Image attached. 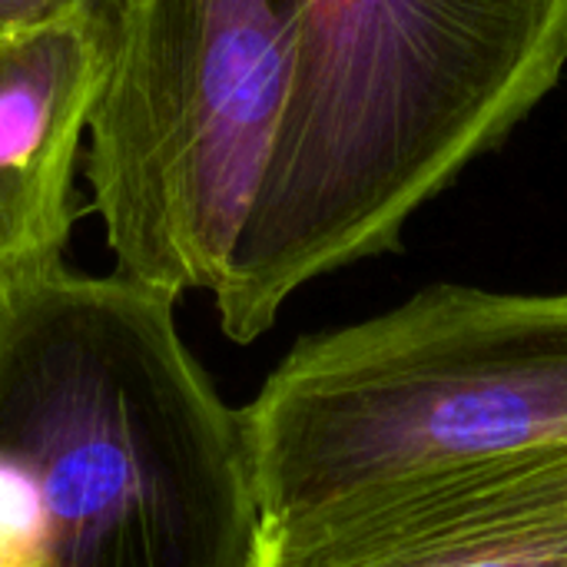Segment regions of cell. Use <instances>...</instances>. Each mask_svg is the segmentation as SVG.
<instances>
[{"instance_id":"obj_2","label":"cell","mask_w":567,"mask_h":567,"mask_svg":"<svg viewBox=\"0 0 567 567\" xmlns=\"http://www.w3.org/2000/svg\"><path fill=\"white\" fill-rule=\"evenodd\" d=\"M565 70L567 0H302L286 116L213 292L226 339L256 342L306 282L399 252Z\"/></svg>"},{"instance_id":"obj_8","label":"cell","mask_w":567,"mask_h":567,"mask_svg":"<svg viewBox=\"0 0 567 567\" xmlns=\"http://www.w3.org/2000/svg\"><path fill=\"white\" fill-rule=\"evenodd\" d=\"M20 23H23V20H20ZM7 27H13V23H10V20H0V30H7Z\"/></svg>"},{"instance_id":"obj_7","label":"cell","mask_w":567,"mask_h":567,"mask_svg":"<svg viewBox=\"0 0 567 567\" xmlns=\"http://www.w3.org/2000/svg\"><path fill=\"white\" fill-rule=\"evenodd\" d=\"M106 0H0V20L20 23V20H37L66 7H100Z\"/></svg>"},{"instance_id":"obj_1","label":"cell","mask_w":567,"mask_h":567,"mask_svg":"<svg viewBox=\"0 0 567 567\" xmlns=\"http://www.w3.org/2000/svg\"><path fill=\"white\" fill-rule=\"evenodd\" d=\"M176 302L66 266L0 296V567H252L239 409Z\"/></svg>"},{"instance_id":"obj_3","label":"cell","mask_w":567,"mask_h":567,"mask_svg":"<svg viewBox=\"0 0 567 567\" xmlns=\"http://www.w3.org/2000/svg\"><path fill=\"white\" fill-rule=\"evenodd\" d=\"M259 525L422 472L567 442V292L439 282L299 339L239 409Z\"/></svg>"},{"instance_id":"obj_6","label":"cell","mask_w":567,"mask_h":567,"mask_svg":"<svg viewBox=\"0 0 567 567\" xmlns=\"http://www.w3.org/2000/svg\"><path fill=\"white\" fill-rule=\"evenodd\" d=\"M103 73V3L0 30V296L63 266Z\"/></svg>"},{"instance_id":"obj_5","label":"cell","mask_w":567,"mask_h":567,"mask_svg":"<svg viewBox=\"0 0 567 567\" xmlns=\"http://www.w3.org/2000/svg\"><path fill=\"white\" fill-rule=\"evenodd\" d=\"M252 567H567V442L422 472L266 522Z\"/></svg>"},{"instance_id":"obj_4","label":"cell","mask_w":567,"mask_h":567,"mask_svg":"<svg viewBox=\"0 0 567 567\" xmlns=\"http://www.w3.org/2000/svg\"><path fill=\"white\" fill-rule=\"evenodd\" d=\"M83 176L113 272L216 292L292 93L302 0H106Z\"/></svg>"}]
</instances>
